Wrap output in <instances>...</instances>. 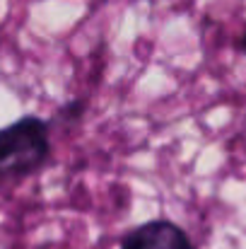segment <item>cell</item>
Returning <instances> with one entry per match:
<instances>
[{"label":"cell","mask_w":246,"mask_h":249,"mask_svg":"<svg viewBox=\"0 0 246 249\" xmlns=\"http://www.w3.org/2000/svg\"><path fill=\"white\" fill-rule=\"evenodd\" d=\"M49 155L51 126L41 116H22L0 128V177H29L46 165Z\"/></svg>","instance_id":"cell-1"},{"label":"cell","mask_w":246,"mask_h":249,"mask_svg":"<svg viewBox=\"0 0 246 249\" xmlns=\"http://www.w3.org/2000/svg\"><path fill=\"white\" fill-rule=\"evenodd\" d=\"M121 249H196L191 237L171 220H150L133 228Z\"/></svg>","instance_id":"cell-2"},{"label":"cell","mask_w":246,"mask_h":249,"mask_svg":"<svg viewBox=\"0 0 246 249\" xmlns=\"http://www.w3.org/2000/svg\"><path fill=\"white\" fill-rule=\"evenodd\" d=\"M78 109H82V102H73V104H68V107L61 109V116H78L80 114Z\"/></svg>","instance_id":"cell-3"},{"label":"cell","mask_w":246,"mask_h":249,"mask_svg":"<svg viewBox=\"0 0 246 249\" xmlns=\"http://www.w3.org/2000/svg\"><path fill=\"white\" fill-rule=\"evenodd\" d=\"M237 46H239V51H242V53H246V27H244V34L239 36V44H237Z\"/></svg>","instance_id":"cell-4"}]
</instances>
